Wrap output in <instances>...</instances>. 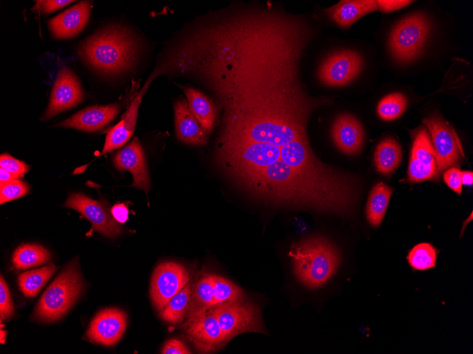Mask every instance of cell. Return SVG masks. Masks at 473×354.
Listing matches in <instances>:
<instances>
[{
	"label": "cell",
	"instance_id": "cell-41",
	"mask_svg": "<svg viewBox=\"0 0 473 354\" xmlns=\"http://www.w3.org/2000/svg\"><path fill=\"white\" fill-rule=\"evenodd\" d=\"M462 184L467 186L473 184V172L472 171H462Z\"/></svg>",
	"mask_w": 473,
	"mask_h": 354
},
{
	"label": "cell",
	"instance_id": "cell-8",
	"mask_svg": "<svg viewBox=\"0 0 473 354\" xmlns=\"http://www.w3.org/2000/svg\"><path fill=\"white\" fill-rule=\"evenodd\" d=\"M423 122L431 135L439 172L457 165L464 154L460 139L453 128L437 114L427 117Z\"/></svg>",
	"mask_w": 473,
	"mask_h": 354
},
{
	"label": "cell",
	"instance_id": "cell-12",
	"mask_svg": "<svg viewBox=\"0 0 473 354\" xmlns=\"http://www.w3.org/2000/svg\"><path fill=\"white\" fill-rule=\"evenodd\" d=\"M64 206L79 211L91 222L95 230L108 237L118 236L122 232L120 225L113 218L108 206L100 201L81 193H73L69 195Z\"/></svg>",
	"mask_w": 473,
	"mask_h": 354
},
{
	"label": "cell",
	"instance_id": "cell-25",
	"mask_svg": "<svg viewBox=\"0 0 473 354\" xmlns=\"http://www.w3.org/2000/svg\"><path fill=\"white\" fill-rule=\"evenodd\" d=\"M401 158L399 143L392 138L383 139L377 146L374 160L377 170L383 175H389L399 166Z\"/></svg>",
	"mask_w": 473,
	"mask_h": 354
},
{
	"label": "cell",
	"instance_id": "cell-3",
	"mask_svg": "<svg viewBox=\"0 0 473 354\" xmlns=\"http://www.w3.org/2000/svg\"><path fill=\"white\" fill-rule=\"evenodd\" d=\"M288 256L295 276L309 288L324 285L335 274L340 264L337 249L321 236H312L292 244Z\"/></svg>",
	"mask_w": 473,
	"mask_h": 354
},
{
	"label": "cell",
	"instance_id": "cell-18",
	"mask_svg": "<svg viewBox=\"0 0 473 354\" xmlns=\"http://www.w3.org/2000/svg\"><path fill=\"white\" fill-rule=\"evenodd\" d=\"M120 110L118 104L93 106L84 109L57 126L84 131L99 130L110 123Z\"/></svg>",
	"mask_w": 473,
	"mask_h": 354
},
{
	"label": "cell",
	"instance_id": "cell-10",
	"mask_svg": "<svg viewBox=\"0 0 473 354\" xmlns=\"http://www.w3.org/2000/svg\"><path fill=\"white\" fill-rule=\"evenodd\" d=\"M439 176L435 153L431 138L427 130L421 128L414 134L407 180L411 183L425 180L438 181Z\"/></svg>",
	"mask_w": 473,
	"mask_h": 354
},
{
	"label": "cell",
	"instance_id": "cell-31",
	"mask_svg": "<svg viewBox=\"0 0 473 354\" xmlns=\"http://www.w3.org/2000/svg\"><path fill=\"white\" fill-rule=\"evenodd\" d=\"M407 259L410 266L415 269H429L435 266L436 250L429 243H421L411 249Z\"/></svg>",
	"mask_w": 473,
	"mask_h": 354
},
{
	"label": "cell",
	"instance_id": "cell-40",
	"mask_svg": "<svg viewBox=\"0 0 473 354\" xmlns=\"http://www.w3.org/2000/svg\"><path fill=\"white\" fill-rule=\"evenodd\" d=\"M17 177L13 175V174L10 173L5 169L1 167L0 168V183H6L7 182L11 181L13 179H16Z\"/></svg>",
	"mask_w": 473,
	"mask_h": 354
},
{
	"label": "cell",
	"instance_id": "cell-42",
	"mask_svg": "<svg viewBox=\"0 0 473 354\" xmlns=\"http://www.w3.org/2000/svg\"><path fill=\"white\" fill-rule=\"evenodd\" d=\"M1 338H0V341L1 343H5V338L6 335V332L4 330H1Z\"/></svg>",
	"mask_w": 473,
	"mask_h": 354
},
{
	"label": "cell",
	"instance_id": "cell-27",
	"mask_svg": "<svg viewBox=\"0 0 473 354\" xmlns=\"http://www.w3.org/2000/svg\"><path fill=\"white\" fill-rule=\"evenodd\" d=\"M55 271L56 267L49 264L20 274L18 281L21 292L27 297H35Z\"/></svg>",
	"mask_w": 473,
	"mask_h": 354
},
{
	"label": "cell",
	"instance_id": "cell-37",
	"mask_svg": "<svg viewBox=\"0 0 473 354\" xmlns=\"http://www.w3.org/2000/svg\"><path fill=\"white\" fill-rule=\"evenodd\" d=\"M161 353L190 354L191 353L183 341L176 338H172L165 343L161 350Z\"/></svg>",
	"mask_w": 473,
	"mask_h": 354
},
{
	"label": "cell",
	"instance_id": "cell-17",
	"mask_svg": "<svg viewBox=\"0 0 473 354\" xmlns=\"http://www.w3.org/2000/svg\"><path fill=\"white\" fill-rule=\"evenodd\" d=\"M91 7L90 1H81L52 18L48 25L53 36L65 39L80 33L88 22Z\"/></svg>",
	"mask_w": 473,
	"mask_h": 354
},
{
	"label": "cell",
	"instance_id": "cell-20",
	"mask_svg": "<svg viewBox=\"0 0 473 354\" xmlns=\"http://www.w3.org/2000/svg\"><path fill=\"white\" fill-rule=\"evenodd\" d=\"M146 88L132 101L123 118L107 133L101 155L122 147L132 136L137 117L139 105Z\"/></svg>",
	"mask_w": 473,
	"mask_h": 354
},
{
	"label": "cell",
	"instance_id": "cell-7",
	"mask_svg": "<svg viewBox=\"0 0 473 354\" xmlns=\"http://www.w3.org/2000/svg\"><path fill=\"white\" fill-rule=\"evenodd\" d=\"M214 308L227 342L241 333H265L258 306L246 298Z\"/></svg>",
	"mask_w": 473,
	"mask_h": 354
},
{
	"label": "cell",
	"instance_id": "cell-1",
	"mask_svg": "<svg viewBox=\"0 0 473 354\" xmlns=\"http://www.w3.org/2000/svg\"><path fill=\"white\" fill-rule=\"evenodd\" d=\"M306 47L286 33L249 37L207 57L195 76L222 110L215 158L228 177L276 205L345 216L360 182L323 163L310 146V116L331 99L311 96L301 80Z\"/></svg>",
	"mask_w": 473,
	"mask_h": 354
},
{
	"label": "cell",
	"instance_id": "cell-32",
	"mask_svg": "<svg viewBox=\"0 0 473 354\" xmlns=\"http://www.w3.org/2000/svg\"><path fill=\"white\" fill-rule=\"evenodd\" d=\"M28 190V186L25 183L16 179L0 184V203L2 204L21 198L25 196Z\"/></svg>",
	"mask_w": 473,
	"mask_h": 354
},
{
	"label": "cell",
	"instance_id": "cell-2",
	"mask_svg": "<svg viewBox=\"0 0 473 354\" xmlns=\"http://www.w3.org/2000/svg\"><path fill=\"white\" fill-rule=\"evenodd\" d=\"M138 49V42L130 30L113 25L88 38L79 52L98 71L114 75L134 67Z\"/></svg>",
	"mask_w": 473,
	"mask_h": 354
},
{
	"label": "cell",
	"instance_id": "cell-23",
	"mask_svg": "<svg viewBox=\"0 0 473 354\" xmlns=\"http://www.w3.org/2000/svg\"><path fill=\"white\" fill-rule=\"evenodd\" d=\"M193 286V283L189 281L169 301L159 312V316L163 320L172 324H176L186 318L191 302Z\"/></svg>",
	"mask_w": 473,
	"mask_h": 354
},
{
	"label": "cell",
	"instance_id": "cell-5",
	"mask_svg": "<svg viewBox=\"0 0 473 354\" xmlns=\"http://www.w3.org/2000/svg\"><path fill=\"white\" fill-rule=\"evenodd\" d=\"M431 33V24L424 14L416 13L399 21L392 30L389 48L400 63L415 59L423 51Z\"/></svg>",
	"mask_w": 473,
	"mask_h": 354
},
{
	"label": "cell",
	"instance_id": "cell-35",
	"mask_svg": "<svg viewBox=\"0 0 473 354\" xmlns=\"http://www.w3.org/2000/svg\"><path fill=\"white\" fill-rule=\"evenodd\" d=\"M74 2L71 0H44L37 1L32 11H38L41 13H49L55 12L62 7Z\"/></svg>",
	"mask_w": 473,
	"mask_h": 354
},
{
	"label": "cell",
	"instance_id": "cell-34",
	"mask_svg": "<svg viewBox=\"0 0 473 354\" xmlns=\"http://www.w3.org/2000/svg\"><path fill=\"white\" fill-rule=\"evenodd\" d=\"M1 167L5 169L17 178L22 177L28 171L29 167L24 162L17 160L8 154L0 156Z\"/></svg>",
	"mask_w": 473,
	"mask_h": 354
},
{
	"label": "cell",
	"instance_id": "cell-11",
	"mask_svg": "<svg viewBox=\"0 0 473 354\" xmlns=\"http://www.w3.org/2000/svg\"><path fill=\"white\" fill-rule=\"evenodd\" d=\"M363 60L357 52L346 49L329 56L321 64L318 76L326 85L338 87L353 81L362 71Z\"/></svg>",
	"mask_w": 473,
	"mask_h": 354
},
{
	"label": "cell",
	"instance_id": "cell-30",
	"mask_svg": "<svg viewBox=\"0 0 473 354\" xmlns=\"http://www.w3.org/2000/svg\"><path fill=\"white\" fill-rule=\"evenodd\" d=\"M407 105L406 97L400 93H392L384 97L377 105V113L384 120L397 119L404 112Z\"/></svg>",
	"mask_w": 473,
	"mask_h": 354
},
{
	"label": "cell",
	"instance_id": "cell-4",
	"mask_svg": "<svg viewBox=\"0 0 473 354\" xmlns=\"http://www.w3.org/2000/svg\"><path fill=\"white\" fill-rule=\"evenodd\" d=\"M83 286L76 261L70 263L41 297L35 317L44 321L61 318L78 297Z\"/></svg>",
	"mask_w": 473,
	"mask_h": 354
},
{
	"label": "cell",
	"instance_id": "cell-21",
	"mask_svg": "<svg viewBox=\"0 0 473 354\" xmlns=\"http://www.w3.org/2000/svg\"><path fill=\"white\" fill-rule=\"evenodd\" d=\"M377 10L374 0H345L326 10L328 16L339 26L348 28L361 17Z\"/></svg>",
	"mask_w": 473,
	"mask_h": 354
},
{
	"label": "cell",
	"instance_id": "cell-33",
	"mask_svg": "<svg viewBox=\"0 0 473 354\" xmlns=\"http://www.w3.org/2000/svg\"><path fill=\"white\" fill-rule=\"evenodd\" d=\"M14 313V308L9 289L3 276L0 279V317L1 321L11 317Z\"/></svg>",
	"mask_w": 473,
	"mask_h": 354
},
{
	"label": "cell",
	"instance_id": "cell-16",
	"mask_svg": "<svg viewBox=\"0 0 473 354\" xmlns=\"http://www.w3.org/2000/svg\"><path fill=\"white\" fill-rule=\"evenodd\" d=\"M331 134L336 147L343 153H359L364 143V131L359 120L351 114H343L334 121Z\"/></svg>",
	"mask_w": 473,
	"mask_h": 354
},
{
	"label": "cell",
	"instance_id": "cell-14",
	"mask_svg": "<svg viewBox=\"0 0 473 354\" xmlns=\"http://www.w3.org/2000/svg\"><path fill=\"white\" fill-rule=\"evenodd\" d=\"M127 326V315L117 308L99 312L90 324L86 338L107 346L115 345L122 336Z\"/></svg>",
	"mask_w": 473,
	"mask_h": 354
},
{
	"label": "cell",
	"instance_id": "cell-13",
	"mask_svg": "<svg viewBox=\"0 0 473 354\" xmlns=\"http://www.w3.org/2000/svg\"><path fill=\"white\" fill-rule=\"evenodd\" d=\"M83 98V90L77 77L69 69L62 67L52 88L44 119L76 105Z\"/></svg>",
	"mask_w": 473,
	"mask_h": 354
},
{
	"label": "cell",
	"instance_id": "cell-36",
	"mask_svg": "<svg viewBox=\"0 0 473 354\" xmlns=\"http://www.w3.org/2000/svg\"><path fill=\"white\" fill-rule=\"evenodd\" d=\"M446 184L457 194L462 192V171L457 167L448 168L443 175Z\"/></svg>",
	"mask_w": 473,
	"mask_h": 354
},
{
	"label": "cell",
	"instance_id": "cell-24",
	"mask_svg": "<svg viewBox=\"0 0 473 354\" xmlns=\"http://www.w3.org/2000/svg\"><path fill=\"white\" fill-rule=\"evenodd\" d=\"M392 191V188L382 182L375 184L371 190L366 206V216L372 226L378 227L382 223Z\"/></svg>",
	"mask_w": 473,
	"mask_h": 354
},
{
	"label": "cell",
	"instance_id": "cell-19",
	"mask_svg": "<svg viewBox=\"0 0 473 354\" xmlns=\"http://www.w3.org/2000/svg\"><path fill=\"white\" fill-rule=\"evenodd\" d=\"M175 127L177 138L186 143L203 146L207 143V134L183 100L174 104Z\"/></svg>",
	"mask_w": 473,
	"mask_h": 354
},
{
	"label": "cell",
	"instance_id": "cell-38",
	"mask_svg": "<svg viewBox=\"0 0 473 354\" xmlns=\"http://www.w3.org/2000/svg\"><path fill=\"white\" fill-rule=\"evenodd\" d=\"M377 10L383 13H389L404 8L411 4V1L405 0H378Z\"/></svg>",
	"mask_w": 473,
	"mask_h": 354
},
{
	"label": "cell",
	"instance_id": "cell-39",
	"mask_svg": "<svg viewBox=\"0 0 473 354\" xmlns=\"http://www.w3.org/2000/svg\"><path fill=\"white\" fill-rule=\"evenodd\" d=\"M113 218L120 223H125L129 216L128 206L124 203H116L110 210Z\"/></svg>",
	"mask_w": 473,
	"mask_h": 354
},
{
	"label": "cell",
	"instance_id": "cell-29",
	"mask_svg": "<svg viewBox=\"0 0 473 354\" xmlns=\"http://www.w3.org/2000/svg\"><path fill=\"white\" fill-rule=\"evenodd\" d=\"M203 307H215L212 274L207 273L194 284L188 313Z\"/></svg>",
	"mask_w": 473,
	"mask_h": 354
},
{
	"label": "cell",
	"instance_id": "cell-6",
	"mask_svg": "<svg viewBox=\"0 0 473 354\" xmlns=\"http://www.w3.org/2000/svg\"><path fill=\"white\" fill-rule=\"evenodd\" d=\"M181 329L186 338L202 353L215 352L227 343L214 307L200 308L188 313Z\"/></svg>",
	"mask_w": 473,
	"mask_h": 354
},
{
	"label": "cell",
	"instance_id": "cell-22",
	"mask_svg": "<svg viewBox=\"0 0 473 354\" xmlns=\"http://www.w3.org/2000/svg\"><path fill=\"white\" fill-rule=\"evenodd\" d=\"M186 95L189 107L207 135L212 133L217 109L212 101L198 90L179 85Z\"/></svg>",
	"mask_w": 473,
	"mask_h": 354
},
{
	"label": "cell",
	"instance_id": "cell-28",
	"mask_svg": "<svg viewBox=\"0 0 473 354\" xmlns=\"http://www.w3.org/2000/svg\"><path fill=\"white\" fill-rule=\"evenodd\" d=\"M212 279L215 307L246 298L244 291L227 278L212 274Z\"/></svg>",
	"mask_w": 473,
	"mask_h": 354
},
{
	"label": "cell",
	"instance_id": "cell-15",
	"mask_svg": "<svg viewBox=\"0 0 473 354\" xmlns=\"http://www.w3.org/2000/svg\"><path fill=\"white\" fill-rule=\"evenodd\" d=\"M113 162L120 171H129L132 174V187L148 193L150 180L147 166L142 148L137 138L120 150L113 157Z\"/></svg>",
	"mask_w": 473,
	"mask_h": 354
},
{
	"label": "cell",
	"instance_id": "cell-26",
	"mask_svg": "<svg viewBox=\"0 0 473 354\" xmlns=\"http://www.w3.org/2000/svg\"><path fill=\"white\" fill-rule=\"evenodd\" d=\"M12 259L16 268L24 270L47 263L50 260V254L42 246L27 244L15 250Z\"/></svg>",
	"mask_w": 473,
	"mask_h": 354
},
{
	"label": "cell",
	"instance_id": "cell-9",
	"mask_svg": "<svg viewBox=\"0 0 473 354\" xmlns=\"http://www.w3.org/2000/svg\"><path fill=\"white\" fill-rule=\"evenodd\" d=\"M190 280V274L182 264L173 261L159 264L153 273L150 290L156 309L160 312Z\"/></svg>",
	"mask_w": 473,
	"mask_h": 354
}]
</instances>
